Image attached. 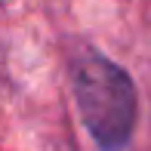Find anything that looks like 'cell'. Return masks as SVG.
Masks as SVG:
<instances>
[{
  "label": "cell",
  "instance_id": "6da1fadb",
  "mask_svg": "<svg viewBox=\"0 0 151 151\" xmlns=\"http://www.w3.org/2000/svg\"><path fill=\"white\" fill-rule=\"evenodd\" d=\"M74 99L93 139L105 151H120L133 136L139 99L129 74L102 52L83 50L74 59Z\"/></svg>",
  "mask_w": 151,
  "mask_h": 151
}]
</instances>
